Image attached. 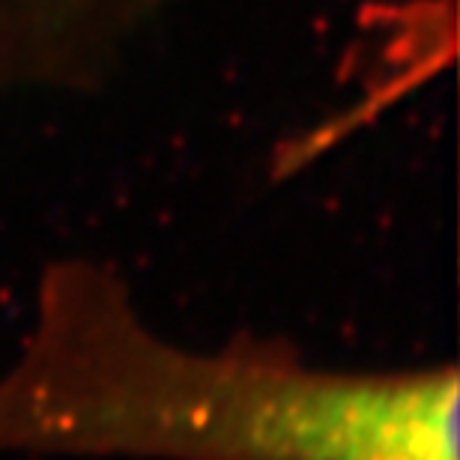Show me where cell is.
<instances>
[{"label":"cell","instance_id":"6da1fadb","mask_svg":"<svg viewBox=\"0 0 460 460\" xmlns=\"http://www.w3.org/2000/svg\"><path fill=\"white\" fill-rule=\"evenodd\" d=\"M0 448L171 460H457V374L353 376L239 347L150 335L123 288L54 266L18 365L0 380Z\"/></svg>","mask_w":460,"mask_h":460}]
</instances>
